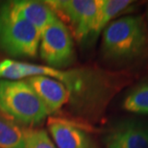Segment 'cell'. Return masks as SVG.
Returning <instances> with one entry per match:
<instances>
[{
    "label": "cell",
    "mask_w": 148,
    "mask_h": 148,
    "mask_svg": "<svg viewBox=\"0 0 148 148\" xmlns=\"http://www.w3.org/2000/svg\"><path fill=\"white\" fill-rule=\"evenodd\" d=\"M6 6L11 13L32 24L40 33L58 18L55 12L45 2L18 0L6 3Z\"/></svg>",
    "instance_id": "9c48e42d"
},
{
    "label": "cell",
    "mask_w": 148,
    "mask_h": 148,
    "mask_svg": "<svg viewBox=\"0 0 148 148\" xmlns=\"http://www.w3.org/2000/svg\"><path fill=\"white\" fill-rule=\"evenodd\" d=\"M122 109L131 114L148 115V80L138 83L125 94Z\"/></svg>",
    "instance_id": "8fae6325"
},
{
    "label": "cell",
    "mask_w": 148,
    "mask_h": 148,
    "mask_svg": "<svg viewBox=\"0 0 148 148\" xmlns=\"http://www.w3.org/2000/svg\"><path fill=\"white\" fill-rule=\"evenodd\" d=\"M146 24H147V29H148V9H147V11H146Z\"/></svg>",
    "instance_id": "5bb4252c"
},
{
    "label": "cell",
    "mask_w": 148,
    "mask_h": 148,
    "mask_svg": "<svg viewBox=\"0 0 148 148\" xmlns=\"http://www.w3.org/2000/svg\"><path fill=\"white\" fill-rule=\"evenodd\" d=\"M49 114L62 109L70 101V94L63 83L47 76H34L26 79Z\"/></svg>",
    "instance_id": "ba28073f"
},
{
    "label": "cell",
    "mask_w": 148,
    "mask_h": 148,
    "mask_svg": "<svg viewBox=\"0 0 148 148\" xmlns=\"http://www.w3.org/2000/svg\"><path fill=\"white\" fill-rule=\"evenodd\" d=\"M38 54L47 66L57 69L69 66L75 61L73 36L59 17L40 33Z\"/></svg>",
    "instance_id": "277c9868"
},
{
    "label": "cell",
    "mask_w": 148,
    "mask_h": 148,
    "mask_svg": "<svg viewBox=\"0 0 148 148\" xmlns=\"http://www.w3.org/2000/svg\"><path fill=\"white\" fill-rule=\"evenodd\" d=\"M0 110L30 126L40 124L49 114L26 80H0Z\"/></svg>",
    "instance_id": "7a4b0ae2"
},
{
    "label": "cell",
    "mask_w": 148,
    "mask_h": 148,
    "mask_svg": "<svg viewBox=\"0 0 148 148\" xmlns=\"http://www.w3.org/2000/svg\"><path fill=\"white\" fill-rule=\"evenodd\" d=\"M133 5V1L130 0H99L98 12L91 35V40L98 37L112 20L116 18V16L127 11Z\"/></svg>",
    "instance_id": "30bf717a"
},
{
    "label": "cell",
    "mask_w": 148,
    "mask_h": 148,
    "mask_svg": "<svg viewBox=\"0 0 148 148\" xmlns=\"http://www.w3.org/2000/svg\"><path fill=\"white\" fill-rule=\"evenodd\" d=\"M48 130L57 148H96L90 133L84 127L63 118H52Z\"/></svg>",
    "instance_id": "52a82bcc"
},
{
    "label": "cell",
    "mask_w": 148,
    "mask_h": 148,
    "mask_svg": "<svg viewBox=\"0 0 148 148\" xmlns=\"http://www.w3.org/2000/svg\"><path fill=\"white\" fill-rule=\"evenodd\" d=\"M40 32L14 16L6 4L0 7V49L11 57L34 58L38 53Z\"/></svg>",
    "instance_id": "3957f363"
},
{
    "label": "cell",
    "mask_w": 148,
    "mask_h": 148,
    "mask_svg": "<svg viewBox=\"0 0 148 148\" xmlns=\"http://www.w3.org/2000/svg\"><path fill=\"white\" fill-rule=\"evenodd\" d=\"M25 148H57V146L45 130L26 129Z\"/></svg>",
    "instance_id": "4fadbf2b"
},
{
    "label": "cell",
    "mask_w": 148,
    "mask_h": 148,
    "mask_svg": "<svg viewBox=\"0 0 148 148\" xmlns=\"http://www.w3.org/2000/svg\"><path fill=\"white\" fill-rule=\"evenodd\" d=\"M107 148H148V123L137 118L114 122L104 137Z\"/></svg>",
    "instance_id": "8992f818"
},
{
    "label": "cell",
    "mask_w": 148,
    "mask_h": 148,
    "mask_svg": "<svg viewBox=\"0 0 148 148\" xmlns=\"http://www.w3.org/2000/svg\"><path fill=\"white\" fill-rule=\"evenodd\" d=\"M101 57L118 69H135L148 63V29L141 14L123 16L102 32Z\"/></svg>",
    "instance_id": "6da1fadb"
},
{
    "label": "cell",
    "mask_w": 148,
    "mask_h": 148,
    "mask_svg": "<svg viewBox=\"0 0 148 148\" xmlns=\"http://www.w3.org/2000/svg\"><path fill=\"white\" fill-rule=\"evenodd\" d=\"M0 148H25V130L1 114Z\"/></svg>",
    "instance_id": "7c38bea8"
},
{
    "label": "cell",
    "mask_w": 148,
    "mask_h": 148,
    "mask_svg": "<svg viewBox=\"0 0 148 148\" xmlns=\"http://www.w3.org/2000/svg\"><path fill=\"white\" fill-rule=\"evenodd\" d=\"M45 3L61 20L66 19L77 40H91L99 0H54Z\"/></svg>",
    "instance_id": "5b68a950"
}]
</instances>
